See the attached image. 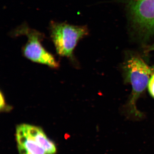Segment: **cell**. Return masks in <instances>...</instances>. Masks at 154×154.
<instances>
[{"mask_svg": "<svg viewBox=\"0 0 154 154\" xmlns=\"http://www.w3.org/2000/svg\"><path fill=\"white\" fill-rule=\"evenodd\" d=\"M16 138L19 154H55V143L39 127L28 124L19 125Z\"/></svg>", "mask_w": 154, "mask_h": 154, "instance_id": "6da1fadb", "label": "cell"}, {"mask_svg": "<svg viewBox=\"0 0 154 154\" xmlns=\"http://www.w3.org/2000/svg\"><path fill=\"white\" fill-rule=\"evenodd\" d=\"M125 71L126 79L132 88V94L129 102V111L135 116H140L136 103L141 94L148 87L152 71L141 59L133 57L127 60Z\"/></svg>", "mask_w": 154, "mask_h": 154, "instance_id": "7a4b0ae2", "label": "cell"}, {"mask_svg": "<svg viewBox=\"0 0 154 154\" xmlns=\"http://www.w3.org/2000/svg\"><path fill=\"white\" fill-rule=\"evenodd\" d=\"M50 30L58 54L70 58H72L74 50L79 42L88 33L85 26H77L64 22H51Z\"/></svg>", "mask_w": 154, "mask_h": 154, "instance_id": "3957f363", "label": "cell"}, {"mask_svg": "<svg viewBox=\"0 0 154 154\" xmlns=\"http://www.w3.org/2000/svg\"><path fill=\"white\" fill-rule=\"evenodd\" d=\"M14 34L17 36L25 35L28 38L23 48L25 57L34 62L46 65L53 68L58 67L59 64L55 58L41 44L44 37L42 33L26 25H23L15 30Z\"/></svg>", "mask_w": 154, "mask_h": 154, "instance_id": "277c9868", "label": "cell"}, {"mask_svg": "<svg viewBox=\"0 0 154 154\" xmlns=\"http://www.w3.org/2000/svg\"><path fill=\"white\" fill-rule=\"evenodd\" d=\"M134 28L143 40L154 35V0H128Z\"/></svg>", "mask_w": 154, "mask_h": 154, "instance_id": "5b68a950", "label": "cell"}, {"mask_svg": "<svg viewBox=\"0 0 154 154\" xmlns=\"http://www.w3.org/2000/svg\"><path fill=\"white\" fill-rule=\"evenodd\" d=\"M11 107L8 106L6 104L5 100V97L4 95L1 92V104H0V110L1 111H8L11 110Z\"/></svg>", "mask_w": 154, "mask_h": 154, "instance_id": "8992f818", "label": "cell"}, {"mask_svg": "<svg viewBox=\"0 0 154 154\" xmlns=\"http://www.w3.org/2000/svg\"><path fill=\"white\" fill-rule=\"evenodd\" d=\"M149 92L154 98V74H152L148 85Z\"/></svg>", "mask_w": 154, "mask_h": 154, "instance_id": "52a82bcc", "label": "cell"}, {"mask_svg": "<svg viewBox=\"0 0 154 154\" xmlns=\"http://www.w3.org/2000/svg\"><path fill=\"white\" fill-rule=\"evenodd\" d=\"M152 74H154V67L153 69H152Z\"/></svg>", "mask_w": 154, "mask_h": 154, "instance_id": "ba28073f", "label": "cell"}]
</instances>
